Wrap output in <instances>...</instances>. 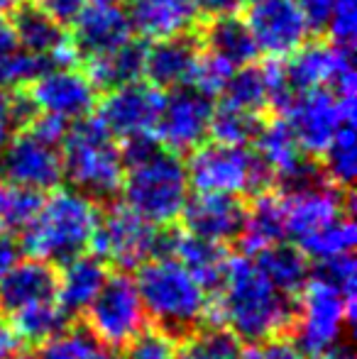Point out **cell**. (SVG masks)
<instances>
[{"label":"cell","instance_id":"28","mask_svg":"<svg viewBox=\"0 0 357 359\" xmlns=\"http://www.w3.org/2000/svg\"><path fill=\"white\" fill-rule=\"evenodd\" d=\"M238 240L243 242L245 252H250V255L286 240V217L281 194L264 191V194L255 196L252 208L245 210L243 232Z\"/></svg>","mask_w":357,"mask_h":359},{"label":"cell","instance_id":"12","mask_svg":"<svg viewBox=\"0 0 357 359\" xmlns=\"http://www.w3.org/2000/svg\"><path fill=\"white\" fill-rule=\"evenodd\" d=\"M245 22L257 52L269 59L291 57L314 34L296 0H250Z\"/></svg>","mask_w":357,"mask_h":359},{"label":"cell","instance_id":"26","mask_svg":"<svg viewBox=\"0 0 357 359\" xmlns=\"http://www.w3.org/2000/svg\"><path fill=\"white\" fill-rule=\"evenodd\" d=\"M169 257L179 259L206 291H210V288L215 291L220 286L230 259L225 245L201 240V237L189 235V232H172Z\"/></svg>","mask_w":357,"mask_h":359},{"label":"cell","instance_id":"43","mask_svg":"<svg viewBox=\"0 0 357 359\" xmlns=\"http://www.w3.org/2000/svg\"><path fill=\"white\" fill-rule=\"evenodd\" d=\"M316 276H321V279H325L328 284L340 288L345 296L355 301L357 266H355L353 255H340V257H333V259L318 262V271H316Z\"/></svg>","mask_w":357,"mask_h":359},{"label":"cell","instance_id":"2","mask_svg":"<svg viewBox=\"0 0 357 359\" xmlns=\"http://www.w3.org/2000/svg\"><path fill=\"white\" fill-rule=\"evenodd\" d=\"M98 201L76 189H59L42 198L37 215L22 230V250L42 262H69L90 247L98 227Z\"/></svg>","mask_w":357,"mask_h":359},{"label":"cell","instance_id":"42","mask_svg":"<svg viewBox=\"0 0 357 359\" xmlns=\"http://www.w3.org/2000/svg\"><path fill=\"white\" fill-rule=\"evenodd\" d=\"M330 42L340 47H353L357 37V0H335L325 22Z\"/></svg>","mask_w":357,"mask_h":359},{"label":"cell","instance_id":"25","mask_svg":"<svg viewBox=\"0 0 357 359\" xmlns=\"http://www.w3.org/2000/svg\"><path fill=\"white\" fill-rule=\"evenodd\" d=\"M255 144H257L255 151L260 154V159L271 171V176L276 181H281V186L291 184L311 164V161L304 159L306 154L296 144L294 133H291L289 123L281 115L271 118L269 123H262L257 137H255Z\"/></svg>","mask_w":357,"mask_h":359},{"label":"cell","instance_id":"34","mask_svg":"<svg viewBox=\"0 0 357 359\" xmlns=\"http://www.w3.org/2000/svg\"><path fill=\"white\" fill-rule=\"evenodd\" d=\"M243 340L223 325H208L203 330L186 332L179 345L177 359H240Z\"/></svg>","mask_w":357,"mask_h":359},{"label":"cell","instance_id":"9","mask_svg":"<svg viewBox=\"0 0 357 359\" xmlns=\"http://www.w3.org/2000/svg\"><path fill=\"white\" fill-rule=\"evenodd\" d=\"M355 105L343 103L330 88H311L296 93L281 118L289 123L296 144L306 156H321L343 125H355Z\"/></svg>","mask_w":357,"mask_h":359},{"label":"cell","instance_id":"51","mask_svg":"<svg viewBox=\"0 0 357 359\" xmlns=\"http://www.w3.org/2000/svg\"><path fill=\"white\" fill-rule=\"evenodd\" d=\"M311 359H355L353 352L350 350H343V347H335V350H328L323 355H314Z\"/></svg>","mask_w":357,"mask_h":359},{"label":"cell","instance_id":"49","mask_svg":"<svg viewBox=\"0 0 357 359\" xmlns=\"http://www.w3.org/2000/svg\"><path fill=\"white\" fill-rule=\"evenodd\" d=\"M22 340L15 332L13 323H8L5 318H0V359H13L20 355Z\"/></svg>","mask_w":357,"mask_h":359},{"label":"cell","instance_id":"14","mask_svg":"<svg viewBox=\"0 0 357 359\" xmlns=\"http://www.w3.org/2000/svg\"><path fill=\"white\" fill-rule=\"evenodd\" d=\"M162 88L149 81H133L128 86L113 88L100 98L98 120L108 128L115 140L137 137V135H154V125L164 108Z\"/></svg>","mask_w":357,"mask_h":359},{"label":"cell","instance_id":"17","mask_svg":"<svg viewBox=\"0 0 357 359\" xmlns=\"http://www.w3.org/2000/svg\"><path fill=\"white\" fill-rule=\"evenodd\" d=\"M72 27L74 29L69 34V42H72V49L76 54V62L79 59L88 62V59L100 57V54H108L135 37L128 13L120 5L90 3L74 20Z\"/></svg>","mask_w":357,"mask_h":359},{"label":"cell","instance_id":"48","mask_svg":"<svg viewBox=\"0 0 357 359\" xmlns=\"http://www.w3.org/2000/svg\"><path fill=\"white\" fill-rule=\"evenodd\" d=\"M20 262V245L10 232L0 230V279Z\"/></svg>","mask_w":357,"mask_h":359},{"label":"cell","instance_id":"13","mask_svg":"<svg viewBox=\"0 0 357 359\" xmlns=\"http://www.w3.org/2000/svg\"><path fill=\"white\" fill-rule=\"evenodd\" d=\"M62 151L57 144L37 137L32 130H20L0 147V181L34 191H52L62 184Z\"/></svg>","mask_w":357,"mask_h":359},{"label":"cell","instance_id":"27","mask_svg":"<svg viewBox=\"0 0 357 359\" xmlns=\"http://www.w3.org/2000/svg\"><path fill=\"white\" fill-rule=\"evenodd\" d=\"M144 54H147V42L144 39H130L123 47L113 49L108 54L88 59L86 76L90 79L95 90H108L128 86L133 81H140L144 76Z\"/></svg>","mask_w":357,"mask_h":359},{"label":"cell","instance_id":"38","mask_svg":"<svg viewBox=\"0 0 357 359\" xmlns=\"http://www.w3.org/2000/svg\"><path fill=\"white\" fill-rule=\"evenodd\" d=\"M57 67L59 64L54 59L44 57V54H32L27 49L15 47L13 52L0 57V88L20 90L32 81H37L42 74H47L49 69Z\"/></svg>","mask_w":357,"mask_h":359},{"label":"cell","instance_id":"31","mask_svg":"<svg viewBox=\"0 0 357 359\" xmlns=\"http://www.w3.org/2000/svg\"><path fill=\"white\" fill-rule=\"evenodd\" d=\"M67 325H69V313L54 298L13 313L15 332H18L20 340L29 342V345H42L49 337L62 332Z\"/></svg>","mask_w":357,"mask_h":359},{"label":"cell","instance_id":"44","mask_svg":"<svg viewBox=\"0 0 357 359\" xmlns=\"http://www.w3.org/2000/svg\"><path fill=\"white\" fill-rule=\"evenodd\" d=\"M301 350L294 345V340L281 337H271L267 342H257L250 350H243L240 359H301Z\"/></svg>","mask_w":357,"mask_h":359},{"label":"cell","instance_id":"6","mask_svg":"<svg viewBox=\"0 0 357 359\" xmlns=\"http://www.w3.org/2000/svg\"><path fill=\"white\" fill-rule=\"evenodd\" d=\"M186 174H189V184L196 189V194L257 196L269 191L271 181H274L257 151H252L250 147L220 142L196 147L186 164Z\"/></svg>","mask_w":357,"mask_h":359},{"label":"cell","instance_id":"24","mask_svg":"<svg viewBox=\"0 0 357 359\" xmlns=\"http://www.w3.org/2000/svg\"><path fill=\"white\" fill-rule=\"evenodd\" d=\"M110 271L100 257L95 255H76L64 262L62 271L57 274V288L54 301L69 313H83L90 306L103 284L108 281Z\"/></svg>","mask_w":357,"mask_h":359},{"label":"cell","instance_id":"41","mask_svg":"<svg viewBox=\"0 0 357 359\" xmlns=\"http://www.w3.org/2000/svg\"><path fill=\"white\" fill-rule=\"evenodd\" d=\"M235 69L230 64L220 62L218 57L213 54H206L201 49V59L196 64V72H194V79H191V88L201 90L203 95L213 98V95H220L228 83V79L233 76Z\"/></svg>","mask_w":357,"mask_h":359},{"label":"cell","instance_id":"30","mask_svg":"<svg viewBox=\"0 0 357 359\" xmlns=\"http://www.w3.org/2000/svg\"><path fill=\"white\" fill-rule=\"evenodd\" d=\"M223 103H230L235 108L250 110V113L262 115L269 110V81L264 64H248V67L235 69L223 88Z\"/></svg>","mask_w":357,"mask_h":359},{"label":"cell","instance_id":"10","mask_svg":"<svg viewBox=\"0 0 357 359\" xmlns=\"http://www.w3.org/2000/svg\"><path fill=\"white\" fill-rule=\"evenodd\" d=\"M86 323L88 330L110 350L128 345L147 325V313L133 276H108L98 296L86 308Z\"/></svg>","mask_w":357,"mask_h":359},{"label":"cell","instance_id":"16","mask_svg":"<svg viewBox=\"0 0 357 359\" xmlns=\"http://www.w3.org/2000/svg\"><path fill=\"white\" fill-rule=\"evenodd\" d=\"M29 100L37 113L54 115L67 123L88 118L98 103V90L76 67H57L29 83Z\"/></svg>","mask_w":357,"mask_h":359},{"label":"cell","instance_id":"3","mask_svg":"<svg viewBox=\"0 0 357 359\" xmlns=\"http://www.w3.org/2000/svg\"><path fill=\"white\" fill-rule=\"evenodd\" d=\"M135 286L147 318L172 335H186L206 320V308L210 301L208 291L174 257L164 255L142 262L137 266Z\"/></svg>","mask_w":357,"mask_h":359},{"label":"cell","instance_id":"50","mask_svg":"<svg viewBox=\"0 0 357 359\" xmlns=\"http://www.w3.org/2000/svg\"><path fill=\"white\" fill-rule=\"evenodd\" d=\"M15 47H18V42H15L13 27H10L8 20L0 18V57H5L8 52H13Z\"/></svg>","mask_w":357,"mask_h":359},{"label":"cell","instance_id":"39","mask_svg":"<svg viewBox=\"0 0 357 359\" xmlns=\"http://www.w3.org/2000/svg\"><path fill=\"white\" fill-rule=\"evenodd\" d=\"M34 115L37 108L29 100L27 90L0 88V147H5L20 130L27 128Z\"/></svg>","mask_w":357,"mask_h":359},{"label":"cell","instance_id":"8","mask_svg":"<svg viewBox=\"0 0 357 359\" xmlns=\"http://www.w3.org/2000/svg\"><path fill=\"white\" fill-rule=\"evenodd\" d=\"M90 250L103 262H113L123 269H137L142 262L152 257L169 255L172 232L159 230L157 225L120 203L100 215L90 240Z\"/></svg>","mask_w":357,"mask_h":359},{"label":"cell","instance_id":"21","mask_svg":"<svg viewBox=\"0 0 357 359\" xmlns=\"http://www.w3.org/2000/svg\"><path fill=\"white\" fill-rule=\"evenodd\" d=\"M10 15H13L10 27H13L15 42H18L20 49H27L32 54H44V57L54 59L59 67H74L76 64V54H74L72 42H69L67 27L47 18L37 5L25 0Z\"/></svg>","mask_w":357,"mask_h":359},{"label":"cell","instance_id":"5","mask_svg":"<svg viewBox=\"0 0 357 359\" xmlns=\"http://www.w3.org/2000/svg\"><path fill=\"white\" fill-rule=\"evenodd\" d=\"M123 201L130 210L157 227L177 222L191 198V184L186 164L179 154L164 147L149 156L125 166Z\"/></svg>","mask_w":357,"mask_h":359},{"label":"cell","instance_id":"52","mask_svg":"<svg viewBox=\"0 0 357 359\" xmlns=\"http://www.w3.org/2000/svg\"><path fill=\"white\" fill-rule=\"evenodd\" d=\"M22 3L25 0H0V18H5V15H10L13 10H18Z\"/></svg>","mask_w":357,"mask_h":359},{"label":"cell","instance_id":"19","mask_svg":"<svg viewBox=\"0 0 357 359\" xmlns=\"http://www.w3.org/2000/svg\"><path fill=\"white\" fill-rule=\"evenodd\" d=\"M128 20L133 34L144 42L194 32L198 25V0H128Z\"/></svg>","mask_w":357,"mask_h":359},{"label":"cell","instance_id":"18","mask_svg":"<svg viewBox=\"0 0 357 359\" xmlns=\"http://www.w3.org/2000/svg\"><path fill=\"white\" fill-rule=\"evenodd\" d=\"M245 210L248 205L238 196L223 194H196L189 198L179 220L184 222V232L196 235L208 242H233L243 232Z\"/></svg>","mask_w":357,"mask_h":359},{"label":"cell","instance_id":"29","mask_svg":"<svg viewBox=\"0 0 357 359\" xmlns=\"http://www.w3.org/2000/svg\"><path fill=\"white\" fill-rule=\"evenodd\" d=\"M255 264L257 269L267 276V281L274 288H279L284 296H299L301 288L306 286L311 276L309 257L294 245H279L264 247V250L255 252Z\"/></svg>","mask_w":357,"mask_h":359},{"label":"cell","instance_id":"4","mask_svg":"<svg viewBox=\"0 0 357 359\" xmlns=\"http://www.w3.org/2000/svg\"><path fill=\"white\" fill-rule=\"evenodd\" d=\"M59 151L64 179L72 184V189L93 201H108L120 194L125 161L120 144L98 118H81L69 125Z\"/></svg>","mask_w":357,"mask_h":359},{"label":"cell","instance_id":"36","mask_svg":"<svg viewBox=\"0 0 357 359\" xmlns=\"http://www.w3.org/2000/svg\"><path fill=\"white\" fill-rule=\"evenodd\" d=\"M39 205H42L39 191L0 181V230L3 232L10 235L22 232L37 215Z\"/></svg>","mask_w":357,"mask_h":359},{"label":"cell","instance_id":"22","mask_svg":"<svg viewBox=\"0 0 357 359\" xmlns=\"http://www.w3.org/2000/svg\"><path fill=\"white\" fill-rule=\"evenodd\" d=\"M57 288V271L49 262L29 259L18 262L8 274L0 279V311L18 313L34 303L54 298Z\"/></svg>","mask_w":357,"mask_h":359},{"label":"cell","instance_id":"53","mask_svg":"<svg viewBox=\"0 0 357 359\" xmlns=\"http://www.w3.org/2000/svg\"><path fill=\"white\" fill-rule=\"evenodd\" d=\"M88 3H95V5H123L128 0H88Z\"/></svg>","mask_w":357,"mask_h":359},{"label":"cell","instance_id":"20","mask_svg":"<svg viewBox=\"0 0 357 359\" xmlns=\"http://www.w3.org/2000/svg\"><path fill=\"white\" fill-rule=\"evenodd\" d=\"M201 59V44L196 32L157 39L144 54V79L162 90L191 86L196 64Z\"/></svg>","mask_w":357,"mask_h":359},{"label":"cell","instance_id":"46","mask_svg":"<svg viewBox=\"0 0 357 359\" xmlns=\"http://www.w3.org/2000/svg\"><path fill=\"white\" fill-rule=\"evenodd\" d=\"M335 0H296V5L301 8V13L306 15L311 29H325V22H328L330 8H333Z\"/></svg>","mask_w":357,"mask_h":359},{"label":"cell","instance_id":"32","mask_svg":"<svg viewBox=\"0 0 357 359\" xmlns=\"http://www.w3.org/2000/svg\"><path fill=\"white\" fill-rule=\"evenodd\" d=\"M260 128H262V115L235 108V105L220 100L218 105H213L208 135L213 137V142L248 147L255 142Z\"/></svg>","mask_w":357,"mask_h":359},{"label":"cell","instance_id":"7","mask_svg":"<svg viewBox=\"0 0 357 359\" xmlns=\"http://www.w3.org/2000/svg\"><path fill=\"white\" fill-rule=\"evenodd\" d=\"M294 323V345L301 355H323L340 347L345 330L355 323V301L321 276L311 274L299 293Z\"/></svg>","mask_w":357,"mask_h":359},{"label":"cell","instance_id":"37","mask_svg":"<svg viewBox=\"0 0 357 359\" xmlns=\"http://www.w3.org/2000/svg\"><path fill=\"white\" fill-rule=\"evenodd\" d=\"M357 242V232H355V220L353 213L335 220L333 225H328L325 230H321L318 235H314L311 240H306L299 247L309 259L316 262H325L333 259L340 255H353Z\"/></svg>","mask_w":357,"mask_h":359},{"label":"cell","instance_id":"15","mask_svg":"<svg viewBox=\"0 0 357 359\" xmlns=\"http://www.w3.org/2000/svg\"><path fill=\"white\" fill-rule=\"evenodd\" d=\"M210 115H213V103L208 95L191 86L174 88L164 98V108L154 125V137L159 147L179 156L194 151L208 137Z\"/></svg>","mask_w":357,"mask_h":359},{"label":"cell","instance_id":"35","mask_svg":"<svg viewBox=\"0 0 357 359\" xmlns=\"http://www.w3.org/2000/svg\"><path fill=\"white\" fill-rule=\"evenodd\" d=\"M323 166L321 171L325 179L338 189H350L357 174V137H355V125H343L333 140L323 149Z\"/></svg>","mask_w":357,"mask_h":359},{"label":"cell","instance_id":"40","mask_svg":"<svg viewBox=\"0 0 357 359\" xmlns=\"http://www.w3.org/2000/svg\"><path fill=\"white\" fill-rule=\"evenodd\" d=\"M179 340L164 327L144 325L125 345V359H177Z\"/></svg>","mask_w":357,"mask_h":359},{"label":"cell","instance_id":"11","mask_svg":"<svg viewBox=\"0 0 357 359\" xmlns=\"http://www.w3.org/2000/svg\"><path fill=\"white\" fill-rule=\"evenodd\" d=\"M281 201H284L286 237L294 240V247H301L335 220L353 213V196L348 194V189H338L328 179L284 191Z\"/></svg>","mask_w":357,"mask_h":359},{"label":"cell","instance_id":"1","mask_svg":"<svg viewBox=\"0 0 357 359\" xmlns=\"http://www.w3.org/2000/svg\"><path fill=\"white\" fill-rule=\"evenodd\" d=\"M294 313L296 303L291 296L271 286L250 257H230L215 298L206 308V320L257 345L286 335Z\"/></svg>","mask_w":357,"mask_h":359},{"label":"cell","instance_id":"45","mask_svg":"<svg viewBox=\"0 0 357 359\" xmlns=\"http://www.w3.org/2000/svg\"><path fill=\"white\" fill-rule=\"evenodd\" d=\"M47 18H52L62 27H72L74 20L81 15V10L88 5V0H32Z\"/></svg>","mask_w":357,"mask_h":359},{"label":"cell","instance_id":"23","mask_svg":"<svg viewBox=\"0 0 357 359\" xmlns=\"http://www.w3.org/2000/svg\"><path fill=\"white\" fill-rule=\"evenodd\" d=\"M198 44L206 54H213L220 62L230 64L233 69L248 67L257 62L260 52L250 27L240 15H223V18H206V22L196 32Z\"/></svg>","mask_w":357,"mask_h":359},{"label":"cell","instance_id":"47","mask_svg":"<svg viewBox=\"0 0 357 359\" xmlns=\"http://www.w3.org/2000/svg\"><path fill=\"white\" fill-rule=\"evenodd\" d=\"M250 0H198V10L203 18H223V15H240Z\"/></svg>","mask_w":357,"mask_h":359},{"label":"cell","instance_id":"54","mask_svg":"<svg viewBox=\"0 0 357 359\" xmlns=\"http://www.w3.org/2000/svg\"><path fill=\"white\" fill-rule=\"evenodd\" d=\"M13 359H27V357H13Z\"/></svg>","mask_w":357,"mask_h":359},{"label":"cell","instance_id":"33","mask_svg":"<svg viewBox=\"0 0 357 359\" xmlns=\"http://www.w3.org/2000/svg\"><path fill=\"white\" fill-rule=\"evenodd\" d=\"M37 359H118L88 327H64L39 345Z\"/></svg>","mask_w":357,"mask_h":359}]
</instances>
